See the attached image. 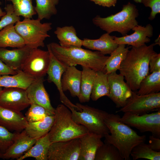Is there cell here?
Listing matches in <instances>:
<instances>
[{"label": "cell", "mask_w": 160, "mask_h": 160, "mask_svg": "<svg viewBox=\"0 0 160 160\" xmlns=\"http://www.w3.org/2000/svg\"><path fill=\"white\" fill-rule=\"evenodd\" d=\"M79 138L52 143L48 153V160H78Z\"/></svg>", "instance_id": "8fae6325"}, {"label": "cell", "mask_w": 160, "mask_h": 160, "mask_svg": "<svg viewBox=\"0 0 160 160\" xmlns=\"http://www.w3.org/2000/svg\"><path fill=\"white\" fill-rule=\"evenodd\" d=\"M36 5L34 9L39 19H49L57 13L56 6L59 0H36Z\"/></svg>", "instance_id": "1f68e13d"}, {"label": "cell", "mask_w": 160, "mask_h": 160, "mask_svg": "<svg viewBox=\"0 0 160 160\" xmlns=\"http://www.w3.org/2000/svg\"><path fill=\"white\" fill-rule=\"evenodd\" d=\"M49 62L50 54L48 50L33 49L24 63L22 70L35 79L44 77L47 74Z\"/></svg>", "instance_id": "30bf717a"}, {"label": "cell", "mask_w": 160, "mask_h": 160, "mask_svg": "<svg viewBox=\"0 0 160 160\" xmlns=\"http://www.w3.org/2000/svg\"><path fill=\"white\" fill-rule=\"evenodd\" d=\"M53 115L54 113L43 106L31 103L25 116L28 122H33L42 120L48 116Z\"/></svg>", "instance_id": "d590c367"}, {"label": "cell", "mask_w": 160, "mask_h": 160, "mask_svg": "<svg viewBox=\"0 0 160 160\" xmlns=\"http://www.w3.org/2000/svg\"><path fill=\"white\" fill-rule=\"evenodd\" d=\"M129 47L124 44H119L117 48L110 54L106 61L105 72L107 74L116 72L125 58Z\"/></svg>", "instance_id": "4dcf8cb0"}, {"label": "cell", "mask_w": 160, "mask_h": 160, "mask_svg": "<svg viewBox=\"0 0 160 160\" xmlns=\"http://www.w3.org/2000/svg\"><path fill=\"white\" fill-rule=\"evenodd\" d=\"M54 33L62 47H81L82 46V40L77 36L76 30L72 25L57 27Z\"/></svg>", "instance_id": "603a6c76"}, {"label": "cell", "mask_w": 160, "mask_h": 160, "mask_svg": "<svg viewBox=\"0 0 160 160\" xmlns=\"http://www.w3.org/2000/svg\"><path fill=\"white\" fill-rule=\"evenodd\" d=\"M141 3L145 7H149L151 9L148 17L150 20H153L156 15L160 13V0H141Z\"/></svg>", "instance_id": "f35d334b"}, {"label": "cell", "mask_w": 160, "mask_h": 160, "mask_svg": "<svg viewBox=\"0 0 160 160\" xmlns=\"http://www.w3.org/2000/svg\"><path fill=\"white\" fill-rule=\"evenodd\" d=\"M108 74L110 88L108 97L115 104L116 107L121 108L131 97L133 91L125 81L124 77L120 73L116 72Z\"/></svg>", "instance_id": "5bb4252c"}, {"label": "cell", "mask_w": 160, "mask_h": 160, "mask_svg": "<svg viewBox=\"0 0 160 160\" xmlns=\"http://www.w3.org/2000/svg\"><path fill=\"white\" fill-rule=\"evenodd\" d=\"M124 160L118 149L113 145L105 143L97 150L94 160Z\"/></svg>", "instance_id": "836d02e7"}, {"label": "cell", "mask_w": 160, "mask_h": 160, "mask_svg": "<svg viewBox=\"0 0 160 160\" xmlns=\"http://www.w3.org/2000/svg\"><path fill=\"white\" fill-rule=\"evenodd\" d=\"M47 45L56 58L67 67L79 65L96 71L105 72V64L109 56L98 51L74 46L64 47L55 42Z\"/></svg>", "instance_id": "3957f363"}, {"label": "cell", "mask_w": 160, "mask_h": 160, "mask_svg": "<svg viewBox=\"0 0 160 160\" xmlns=\"http://www.w3.org/2000/svg\"><path fill=\"white\" fill-rule=\"evenodd\" d=\"M2 87H0V94L2 90Z\"/></svg>", "instance_id": "c3c4849f"}, {"label": "cell", "mask_w": 160, "mask_h": 160, "mask_svg": "<svg viewBox=\"0 0 160 160\" xmlns=\"http://www.w3.org/2000/svg\"><path fill=\"white\" fill-rule=\"evenodd\" d=\"M103 137L89 132L79 138L80 153L78 160H94L96 152L104 143Z\"/></svg>", "instance_id": "d6986e66"}, {"label": "cell", "mask_w": 160, "mask_h": 160, "mask_svg": "<svg viewBox=\"0 0 160 160\" xmlns=\"http://www.w3.org/2000/svg\"><path fill=\"white\" fill-rule=\"evenodd\" d=\"M109 93L110 88L108 74L104 71H97L90 98L92 100L95 101L102 97H108Z\"/></svg>", "instance_id": "f1b7e54d"}, {"label": "cell", "mask_w": 160, "mask_h": 160, "mask_svg": "<svg viewBox=\"0 0 160 160\" xmlns=\"http://www.w3.org/2000/svg\"><path fill=\"white\" fill-rule=\"evenodd\" d=\"M5 15L2 17L0 20V31L12 23L15 24L20 20V16L15 13L12 4H7L4 7Z\"/></svg>", "instance_id": "8d00e7d4"}, {"label": "cell", "mask_w": 160, "mask_h": 160, "mask_svg": "<svg viewBox=\"0 0 160 160\" xmlns=\"http://www.w3.org/2000/svg\"><path fill=\"white\" fill-rule=\"evenodd\" d=\"M32 49L26 45L12 50L0 48V59L11 69L22 71V66Z\"/></svg>", "instance_id": "e0dca14e"}, {"label": "cell", "mask_w": 160, "mask_h": 160, "mask_svg": "<svg viewBox=\"0 0 160 160\" xmlns=\"http://www.w3.org/2000/svg\"><path fill=\"white\" fill-rule=\"evenodd\" d=\"M26 90L18 87L4 88L0 94V106L21 112L30 106Z\"/></svg>", "instance_id": "4fadbf2b"}, {"label": "cell", "mask_w": 160, "mask_h": 160, "mask_svg": "<svg viewBox=\"0 0 160 160\" xmlns=\"http://www.w3.org/2000/svg\"><path fill=\"white\" fill-rule=\"evenodd\" d=\"M54 119V115H49L38 121L28 122L24 130L30 137L37 140L48 133L52 127Z\"/></svg>", "instance_id": "83f0119b"}, {"label": "cell", "mask_w": 160, "mask_h": 160, "mask_svg": "<svg viewBox=\"0 0 160 160\" xmlns=\"http://www.w3.org/2000/svg\"><path fill=\"white\" fill-rule=\"evenodd\" d=\"M160 110V92L139 95L132 92L126 104L116 113H129L141 115Z\"/></svg>", "instance_id": "ba28073f"}, {"label": "cell", "mask_w": 160, "mask_h": 160, "mask_svg": "<svg viewBox=\"0 0 160 160\" xmlns=\"http://www.w3.org/2000/svg\"><path fill=\"white\" fill-rule=\"evenodd\" d=\"M51 143L47 134L37 139L33 145L17 160H23L28 157H33L36 160H48V150Z\"/></svg>", "instance_id": "4316f807"}, {"label": "cell", "mask_w": 160, "mask_h": 160, "mask_svg": "<svg viewBox=\"0 0 160 160\" xmlns=\"http://www.w3.org/2000/svg\"><path fill=\"white\" fill-rule=\"evenodd\" d=\"M148 144L153 151H160V139L159 137H156L153 135L150 136L149 143Z\"/></svg>", "instance_id": "60d3db41"}, {"label": "cell", "mask_w": 160, "mask_h": 160, "mask_svg": "<svg viewBox=\"0 0 160 160\" xmlns=\"http://www.w3.org/2000/svg\"><path fill=\"white\" fill-rule=\"evenodd\" d=\"M44 77L36 78L26 89L31 104L43 106L54 114L55 109L52 105L48 94L44 84Z\"/></svg>", "instance_id": "ac0fdd59"}, {"label": "cell", "mask_w": 160, "mask_h": 160, "mask_svg": "<svg viewBox=\"0 0 160 160\" xmlns=\"http://www.w3.org/2000/svg\"><path fill=\"white\" fill-rule=\"evenodd\" d=\"M0 76V87L4 88L18 87L26 89L35 79L22 71L14 75Z\"/></svg>", "instance_id": "d4e9b609"}, {"label": "cell", "mask_w": 160, "mask_h": 160, "mask_svg": "<svg viewBox=\"0 0 160 160\" xmlns=\"http://www.w3.org/2000/svg\"><path fill=\"white\" fill-rule=\"evenodd\" d=\"M28 124L26 118L21 112H17L0 106V125L9 131L20 132Z\"/></svg>", "instance_id": "ffe728a7"}, {"label": "cell", "mask_w": 160, "mask_h": 160, "mask_svg": "<svg viewBox=\"0 0 160 160\" xmlns=\"http://www.w3.org/2000/svg\"><path fill=\"white\" fill-rule=\"evenodd\" d=\"M50 54V62L47 74V80L49 82L53 83L59 91L61 102L69 109L74 108L76 110L80 111L81 109L76 104H73L68 98L64 93L62 88L61 78L62 75L68 67L63 64L54 56L49 47L47 45Z\"/></svg>", "instance_id": "7c38bea8"}, {"label": "cell", "mask_w": 160, "mask_h": 160, "mask_svg": "<svg viewBox=\"0 0 160 160\" xmlns=\"http://www.w3.org/2000/svg\"><path fill=\"white\" fill-rule=\"evenodd\" d=\"M93 2L95 4L103 7H114L116 3L117 0H89Z\"/></svg>", "instance_id": "7bdbcfd3"}, {"label": "cell", "mask_w": 160, "mask_h": 160, "mask_svg": "<svg viewBox=\"0 0 160 160\" xmlns=\"http://www.w3.org/2000/svg\"><path fill=\"white\" fill-rule=\"evenodd\" d=\"M132 159L136 160L139 159H144L150 160H160V151L153 150L148 144L145 143L140 144L135 146L130 154Z\"/></svg>", "instance_id": "d6a6232c"}, {"label": "cell", "mask_w": 160, "mask_h": 160, "mask_svg": "<svg viewBox=\"0 0 160 160\" xmlns=\"http://www.w3.org/2000/svg\"><path fill=\"white\" fill-rule=\"evenodd\" d=\"M139 15L136 6L129 2L123 6L119 12L107 17H102L97 15L94 17V24L110 34L113 32L120 33L123 36L138 25L136 18Z\"/></svg>", "instance_id": "5b68a950"}, {"label": "cell", "mask_w": 160, "mask_h": 160, "mask_svg": "<svg viewBox=\"0 0 160 160\" xmlns=\"http://www.w3.org/2000/svg\"><path fill=\"white\" fill-rule=\"evenodd\" d=\"M36 140L31 137L24 129L16 132L12 144L3 154V159H17L29 150Z\"/></svg>", "instance_id": "2e32d148"}, {"label": "cell", "mask_w": 160, "mask_h": 160, "mask_svg": "<svg viewBox=\"0 0 160 160\" xmlns=\"http://www.w3.org/2000/svg\"><path fill=\"white\" fill-rule=\"evenodd\" d=\"M136 93L139 95L157 93L160 91V70L151 73L141 81Z\"/></svg>", "instance_id": "f546056e"}, {"label": "cell", "mask_w": 160, "mask_h": 160, "mask_svg": "<svg viewBox=\"0 0 160 160\" xmlns=\"http://www.w3.org/2000/svg\"><path fill=\"white\" fill-rule=\"evenodd\" d=\"M154 45L156 44H159L160 45V37L159 36L158 38L155 41V43L154 44Z\"/></svg>", "instance_id": "f6af8a7d"}, {"label": "cell", "mask_w": 160, "mask_h": 160, "mask_svg": "<svg viewBox=\"0 0 160 160\" xmlns=\"http://www.w3.org/2000/svg\"><path fill=\"white\" fill-rule=\"evenodd\" d=\"M121 121L141 132H150L154 136L160 137V110L141 115L125 113Z\"/></svg>", "instance_id": "9c48e42d"}, {"label": "cell", "mask_w": 160, "mask_h": 160, "mask_svg": "<svg viewBox=\"0 0 160 160\" xmlns=\"http://www.w3.org/2000/svg\"><path fill=\"white\" fill-rule=\"evenodd\" d=\"M154 44L140 47L132 46L119 70L131 90L135 92L139 88L142 79L149 73V63L152 56L156 53Z\"/></svg>", "instance_id": "6da1fadb"}, {"label": "cell", "mask_w": 160, "mask_h": 160, "mask_svg": "<svg viewBox=\"0 0 160 160\" xmlns=\"http://www.w3.org/2000/svg\"><path fill=\"white\" fill-rule=\"evenodd\" d=\"M141 0H134V1L138 3H141Z\"/></svg>", "instance_id": "bcb514c9"}, {"label": "cell", "mask_w": 160, "mask_h": 160, "mask_svg": "<svg viewBox=\"0 0 160 160\" xmlns=\"http://www.w3.org/2000/svg\"><path fill=\"white\" fill-rule=\"evenodd\" d=\"M149 72L150 73L160 70V54L156 52L151 58L149 63Z\"/></svg>", "instance_id": "ab89813d"}, {"label": "cell", "mask_w": 160, "mask_h": 160, "mask_svg": "<svg viewBox=\"0 0 160 160\" xmlns=\"http://www.w3.org/2000/svg\"><path fill=\"white\" fill-rule=\"evenodd\" d=\"M15 134L0 125V151L3 153L12 144Z\"/></svg>", "instance_id": "74e56055"}, {"label": "cell", "mask_w": 160, "mask_h": 160, "mask_svg": "<svg viewBox=\"0 0 160 160\" xmlns=\"http://www.w3.org/2000/svg\"><path fill=\"white\" fill-rule=\"evenodd\" d=\"M80 92L78 97L81 103L88 102L90 99L97 71L88 67L82 66Z\"/></svg>", "instance_id": "484cf974"}, {"label": "cell", "mask_w": 160, "mask_h": 160, "mask_svg": "<svg viewBox=\"0 0 160 160\" xmlns=\"http://www.w3.org/2000/svg\"><path fill=\"white\" fill-rule=\"evenodd\" d=\"M132 30L134 32L130 35L121 37L114 36L115 42L118 44H127L138 47L149 42L151 41L150 38L153 36V28L150 24L145 26L137 25Z\"/></svg>", "instance_id": "9a60e30c"}, {"label": "cell", "mask_w": 160, "mask_h": 160, "mask_svg": "<svg viewBox=\"0 0 160 160\" xmlns=\"http://www.w3.org/2000/svg\"><path fill=\"white\" fill-rule=\"evenodd\" d=\"M81 71L74 66H68L61 78L63 91L68 90L72 97H79L80 92Z\"/></svg>", "instance_id": "44dd1931"}, {"label": "cell", "mask_w": 160, "mask_h": 160, "mask_svg": "<svg viewBox=\"0 0 160 160\" xmlns=\"http://www.w3.org/2000/svg\"><path fill=\"white\" fill-rule=\"evenodd\" d=\"M3 153L0 151V158H2Z\"/></svg>", "instance_id": "7dc6e473"}, {"label": "cell", "mask_w": 160, "mask_h": 160, "mask_svg": "<svg viewBox=\"0 0 160 160\" xmlns=\"http://www.w3.org/2000/svg\"><path fill=\"white\" fill-rule=\"evenodd\" d=\"M6 13V12L5 11H3L2 9L0 7V18L4 15Z\"/></svg>", "instance_id": "ee69618b"}, {"label": "cell", "mask_w": 160, "mask_h": 160, "mask_svg": "<svg viewBox=\"0 0 160 160\" xmlns=\"http://www.w3.org/2000/svg\"><path fill=\"white\" fill-rule=\"evenodd\" d=\"M54 116L48 133L52 143L79 138L89 132L85 127L73 121L71 111L63 105H59L55 109Z\"/></svg>", "instance_id": "277c9868"}, {"label": "cell", "mask_w": 160, "mask_h": 160, "mask_svg": "<svg viewBox=\"0 0 160 160\" xmlns=\"http://www.w3.org/2000/svg\"><path fill=\"white\" fill-rule=\"evenodd\" d=\"M1 76L0 75V76Z\"/></svg>", "instance_id": "681fc988"}, {"label": "cell", "mask_w": 160, "mask_h": 160, "mask_svg": "<svg viewBox=\"0 0 160 160\" xmlns=\"http://www.w3.org/2000/svg\"><path fill=\"white\" fill-rule=\"evenodd\" d=\"M76 105L81 110L76 111L73 108L70 109L72 112L73 119L75 122L85 127L89 132L100 135L103 137L110 133L105 122L107 112L79 103Z\"/></svg>", "instance_id": "52a82bcc"}, {"label": "cell", "mask_w": 160, "mask_h": 160, "mask_svg": "<svg viewBox=\"0 0 160 160\" xmlns=\"http://www.w3.org/2000/svg\"><path fill=\"white\" fill-rule=\"evenodd\" d=\"M17 71L12 70L8 67L0 59V75H14Z\"/></svg>", "instance_id": "b9f144b4"}, {"label": "cell", "mask_w": 160, "mask_h": 160, "mask_svg": "<svg viewBox=\"0 0 160 160\" xmlns=\"http://www.w3.org/2000/svg\"><path fill=\"white\" fill-rule=\"evenodd\" d=\"M118 114L108 113L105 116V123L110 133L105 135V142L115 146L124 160H129L132 149L145 143L146 136L138 135L130 126L122 122Z\"/></svg>", "instance_id": "7a4b0ae2"}, {"label": "cell", "mask_w": 160, "mask_h": 160, "mask_svg": "<svg viewBox=\"0 0 160 160\" xmlns=\"http://www.w3.org/2000/svg\"><path fill=\"white\" fill-rule=\"evenodd\" d=\"M114 36L107 33L103 34L97 39L84 38L82 40V46L89 49L96 50L105 55L110 54L118 47Z\"/></svg>", "instance_id": "7402d4cb"}, {"label": "cell", "mask_w": 160, "mask_h": 160, "mask_svg": "<svg viewBox=\"0 0 160 160\" xmlns=\"http://www.w3.org/2000/svg\"><path fill=\"white\" fill-rule=\"evenodd\" d=\"M52 25L51 23H42L38 19L24 18L16 23L15 27L25 45L34 49L44 47V40L50 37L48 32L52 29Z\"/></svg>", "instance_id": "8992f818"}, {"label": "cell", "mask_w": 160, "mask_h": 160, "mask_svg": "<svg viewBox=\"0 0 160 160\" xmlns=\"http://www.w3.org/2000/svg\"><path fill=\"white\" fill-rule=\"evenodd\" d=\"M12 2L16 14L24 18H32L36 13L33 5L32 0H6Z\"/></svg>", "instance_id": "e575fe53"}, {"label": "cell", "mask_w": 160, "mask_h": 160, "mask_svg": "<svg viewBox=\"0 0 160 160\" xmlns=\"http://www.w3.org/2000/svg\"><path fill=\"white\" fill-rule=\"evenodd\" d=\"M14 24H10L0 31V48H18L25 45L24 40L16 31Z\"/></svg>", "instance_id": "cb8c5ba5"}]
</instances>
